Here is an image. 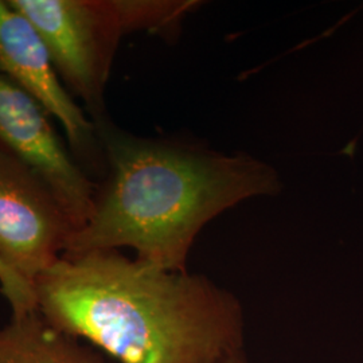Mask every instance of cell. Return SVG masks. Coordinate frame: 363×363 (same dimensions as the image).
I'll use <instances>...</instances> for the list:
<instances>
[{"label":"cell","mask_w":363,"mask_h":363,"mask_svg":"<svg viewBox=\"0 0 363 363\" xmlns=\"http://www.w3.org/2000/svg\"><path fill=\"white\" fill-rule=\"evenodd\" d=\"M52 327L116 363H222L244 351V313L205 276L118 250L64 255L34 283Z\"/></svg>","instance_id":"obj_1"},{"label":"cell","mask_w":363,"mask_h":363,"mask_svg":"<svg viewBox=\"0 0 363 363\" xmlns=\"http://www.w3.org/2000/svg\"><path fill=\"white\" fill-rule=\"evenodd\" d=\"M96 127L108 171L94 190L89 220L72 235L64 255L132 247L136 259L183 272L195 237L208 220L279 189L273 169L249 156L136 138L104 120Z\"/></svg>","instance_id":"obj_2"},{"label":"cell","mask_w":363,"mask_h":363,"mask_svg":"<svg viewBox=\"0 0 363 363\" xmlns=\"http://www.w3.org/2000/svg\"><path fill=\"white\" fill-rule=\"evenodd\" d=\"M76 232L50 184L0 148V291L13 315L37 310L34 283L65 253Z\"/></svg>","instance_id":"obj_3"},{"label":"cell","mask_w":363,"mask_h":363,"mask_svg":"<svg viewBox=\"0 0 363 363\" xmlns=\"http://www.w3.org/2000/svg\"><path fill=\"white\" fill-rule=\"evenodd\" d=\"M35 27L72 96L97 121L118 39L130 33L123 1L9 0Z\"/></svg>","instance_id":"obj_4"},{"label":"cell","mask_w":363,"mask_h":363,"mask_svg":"<svg viewBox=\"0 0 363 363\" xmlns=\"http://www.w3.org/2000/svg\"><path fill=\"white\" fill-rule=\"evenodd\" d=\"M0 148L42 175L77 232L85 226L93 208L94 184L62 143L45 109L1 73Z\"/></svg>","instance_id":"obj_5"},{"label":"cell","mask_w":363,"mask_h":363,"mask_svg":"<svg viewBox=\"0 0 363 363\" xmlns=\"http://www.w3.org/2000/svg\"><path fill=\"white\" fill-rule=\"evenodd\" d=\"M0 73L60 123L76 160H97L100 138L96 124L66 89L35 27L9 0H0Z\"/></svg>","instance_id":"obj_6"},{"label":"cell","mask_w":363,"mask_h":363,"mask_svg":"<svg viewBox=\"0 0 363 363\" xmlns=\"http://www.w3.org/2000/svg\"><path fill=\"white\" fill-rule=\"evenodd\" d=\"M0 363H116L84 340L52 327L35 311L0 327Z\"/></svg>","instance_id":"obj_7"},{"label":"cell","mask_w":363,"mask_h":363,"mask_svg":"<svg viewBox=\"0 0 363 363\" xmlns=\"http://www.w3.org/2000/svg\"><path fill=\"white\" fill-rule=\"evenodd\" d=\"M222 363H249L247 362V357H245V354H244V351L242 352H238V354H235L233 357H230L229 359H226L225 362Z\"/></svg>","instance_id":"obj_8"},{"label":"cell","mask_w":363,"mask_h":363,"mask_svg":"<svg viewBox=\"0 0 363 363\" xmlns=\"http://www.w3.org/2000/svg\"><path fill=\"white\" fill-rule=\"evenodd\" d=\"M1 280H3V273H1V269H0V283H1Z\"/></svg>","instance_id":"obj_9"}]
</instances>
